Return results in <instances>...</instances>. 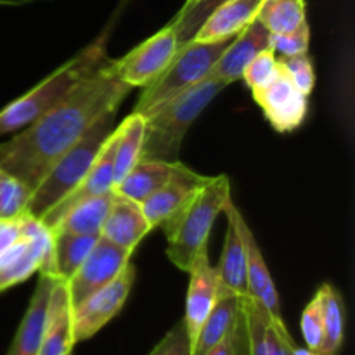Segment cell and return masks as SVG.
I'll return each mask as SVG.
<instances>
[{"label":"cell","instance_id":"cell-8","mask_svg":"<svg viewBox=\"0 0 355 355\" xmlns=\"http://www.w3.org/2000/svg\"><path fill=\"white\" fill-rule=\"evenodd\" d=\"M135 279L134 263H128L111 283L90 295L71 311L75 343L96 336L123 309Z\"/></svg>","mask_w":355,"mask_h":355},{"label":"cell","instance_id":"cell-4","mask_svg":"<svg viewBox=\"0 0 355 355\" xmlns=\"http://www.w3.org/2000/svg\"><path fill=\"white\" fill-rule=\"evenodd\" d=\"M231 196V182L225 175L208 177L189 203L163 225L166 234V257L175 267L189 272L201 250L208 248L214 222Z\"/></svg>","mask_w":355,"mask_h":355},{"label":"cell","instance_id":"cell-21","mask_svg":"<svg viewBox=\"0 0 355 355\" xmlns=\"http://www.w3.org/2000/svg\"><path fill=\"white\" fill-rule=\"evenodd\" d=\"M218 281V295L231 293L236 297L248 295V267L246 250L241 234L231 220H227V232L224 239L220 262L215 267Z\"/></svg>","mask_w":355,"mask_h":355},{"label":"cell","instance_id":"cell-16","mask_svg":"<svg viewBox=\"0 0 355 355\" xmlns=\"http://www.w3.org/2000/svg\"><path fill=\"white\" fill-rule=\"evenodd\" d=\"M207 180L208 175H201L194 170H189V172L166 182L149 198H146L141 203V208L149 225L153 229L163 227L166 222L172 220Z\"/></svg>","mask_w":355,"mask_h":355},{"label":"cell","instance_id":"cell-2","mask_svg":"<svg viewBox=\"0 0 355 355\" xmlns=\"http://www.w3.org/2000/svg\"><path fill=\"white\" fill-rule=\"evenodd\" d=\"M225 87V83L208 76L144 114L141 159L180 162V146L187 130Z\"/></svg>","mask_w":355,"mask_h":355},{"label":"cell","instance_id":"cell-18","mask_svg":"<svg viewBox=\"0 0 355 355\" xmlns=\"http://www.w3.org/2000/svg\"><path fill=\"white\" fill-rule=\"evenodd\" d=\"M55 281H58L55 277L40 274L37 290L31 297L26 314H24L19 328H17L7 355H38L42 340H44L45 322H47L49 302H51L52 288H54Z\"/></svg>","mask_w":355,"mask_h":355},{"label":"cell","instance_id":"cell-19","mask_svg":"<svg viewBox=\"0 0 355 355\" xmlns=\"http://www.w3.org/2000/svg\"><path fill=\"white\" fill-rule=\"evenodd\" d=\"M71 300L66 281H55L49 302L47 322L38 355H68L76 345L73 338Z\"/></svg>","mask_w":355,"mask_h":355},{"label":"cell","instance_id":"cell-23","mask_svg":"<svg viewBox=\"0 0 355 355\" xmlns=\"http://www.w3.org/2000/svg\"><path fill=\"white\" fill-rule=\"evenodd\" d=\"M222 214H225L227 220H231L239 231V234H241L246 250V267H248V297L259 298L262 295L263 288L269 284V281H272V276H270L269 269L266 266V260H263L262 250H260L252 229L246 224L245 217L238 210L232 198H229L227 203L224 205Z\"/></svg>","mask_w":355,"mask_h":355},{"label":"cell","instance_id":"cell-31","mask_svg":"<svg viewBox=\"0 0 355 355\" xmlns=\"http://www.w3.org/2000/svg\"><path fill=\"white\" fill-rule=\"evenodd\" d=\"M302 333L307 349L321 354L322 343H324V324H322V309L321 298L315 293V297L309 302L307 307L302 314Z\"/></svg>","mask_w":355,"mask_h":355},{"label":"cell","instance_id":"cell-29","mask_svg":"<svg viewBox=\"0 0 355 355\" xmlns=\"http://www.w3.org/2000/svg\"><path fill=\"white\" fill-rule=\"evenodd\" d=\"M31 187L0 170V218H19L26 214Z\"/></svg>","mask_w":355,"mask_h":355},{"label":"cell","instance_id":"cell-7","mask_svg":"<svg viewBox=\"0 0 355 355\" xmlns=\"http://www.w3.org/2000/svg\"><path fill=\"white\" fill-rule=\"evenodd\" d=\"M54 232L42 220L24 214L21 238L0 253V293L23 283L35 272L54 277Z\"/></svg>","mask_w":355,"mask_h":355},{"label":"cell","instance_id":"cell-5","mask_svg":"<svg viewBox=\"0 0 355 355\" xmlns=\"http://www.w3.org/2000/svg\"><path fill=\"white\" fill-rule=\"evenodd\" d=\"M116 113L118 110H114L101 116L73 148L55 159L54 165L31 191L26 208L28 215L42 218L55 203L78 186L96 162L106 139L113 134Z\"/></svg>","mask_w":355,"mask_h":355},{"label":"cell","instance_id":"cell-37","mask_svg":"<svg viewBox=\"0 0 355 355\" xmlns=\"http://www.w3.org/2000/svg\"><path fill=\"white\" fill-rule=\"evenodd\" d=\"M266 336L269 355H291V349L297 345L295 340L291 338L290 331H288L284 319L274 321V319H270L269 315H267Z\"/></svg>","mask_w":355,"mask_h":355},{"label":"cell","instance_id":"cell-28","mask_svg":"<svg viewBox=\"0 0 355 355\" xmlns=\"http://www.w3.org/2000/svg\"><path fill=\"white\" fill-rule=\"evenodd\" d=\"M257 19L270 35H283L305 23V0H263Z\"/></svg>","mask_w":355,"mask_h":355},{"label":"cell","instance_id":"cell-20","mask_svg":"<svg viewBox=\"0 0 355 355\" xmlns=\"http://www.w3.org/2000/svg\"><path fill=\"white\" fill-rule=\"evenodd\" d=\"M189 170V166L180 162L168 163L158 162V159H139L134 168L125 175V179L113 191L137 201V203H142L159 187Z\"/></svg>","mask_w":355,"mask_h":355},{"label":"cell","instance_id":"cell-12","mask_svg":"<svg viewBox=\"0 0 355 355\" xmlns=\"http://www.w3.org/2000/svg\"><path fill=\"white\" fill-rule=\"evenodd\" d=\"M116 137L118 134L116 128H114L113 134L106 139L104 146L101 148L94 165L90 166L87 175L80 180L78 186H76L71 193L66 194L59 203H55L44 217L38 218V220L44 222L51 231L59 224V220H61L71 208L76 207V205L92 200V198L103 196V194H107L113 191V155L114 146H116Z\"/></svg>","mask_w":355,"mask_h":355},{"label":"cell","instance_id":"cell-6","mask_svg":"<svg viewBox=\"0 0 355 355\" xmlns=\"http://www.w3.org/2000/svg\"><path fill=\"white\" fill-rule=\"evenodd\" d=\"M229 42L231 40L207 44V42L189 40L179 45L175 55L168 62V66L159 73L158 78L142 87L144 90L139 96L132 113L144 116L151 110L175 97L177 94L208 78L211 66L220 58Z\"/></svg>","mask_w":355,"mask_h":355},{"label":"cell","instance_id":"cell-25","mask_svg":"<svg viewBox=\"0 0 355 355\" xmlns=\"http://www.w3.org/2000/svg\"><path fill=\"white\" fill-rule=\"evenodd\" d=\"M113 191L103 196L92 198L89 201L76 205L59 220V224L52 229V232H69V234L83 236H101L104 218L110 210Z\"/></svg>","mask_w":355,"mask_h":355},{"label":"cell","instance_id":"cell-43","mask_svg":"<svg viewBox=\"0 0 355 355\" xmlns=\"http://www.w3.org/2000/svg\"><path fill=\"white\" fill-rule=\"evenodd\" d=\"M68 355H73V352H71V354H68Z\"/></svg>","mask_w":355,"mask_h":355},{"label":"cell","instance_id":"cell-10","mask_svg":"<svg viewBox=\"0 0 355 355\" xmlns=\"http://www.w3.org/2000/svg\"><path fill=\"white\" fill-rule=\"evenodd\" d=\"M253 99L262 107L270 127L288 134L300 127L309 113V97L295 87L286 69L277 61V71L266 85L253 89Z\"/></svg>","mask_w":355,"mask_h":355},{"label":"cell","instance_id":"cell-32","mask_svg":"<svg viewBox=\"0 0 355 355\" xmlns=\"http://www.w3.org/2000/svg\"><path fill=\"white\" fill-rule=\"evenodd\" d=\"M277 61L286 69L288 76L304 96H311L315 85V71L309 54L290 55V58H277Z\"/></svg>","mask_w":355,"mask_h":355},{"label":"cell","instance_id":"cell-22","mask_svg":"<svg viewBox=\"0 0 355 355\" xmlns=\"http://www.w3.org/2000/svg\"><path fill=\"white\" fill-rule=\"evenodd\" d=\"M239 312H241V298L231 293L218 295L214 309L205 319L196 340L193 342L191 354L205 355L217 347L234 329Z\"/></svg>","mask_w":355,"mask_h":355},{"label":"cell","instance_id":"cell-17","mask_svg":"<svg viewBox=\"0 0 355 355\" xmlns=\"http://www.w3.org/2000/svg\"><path fill=\"white\" fill-rule=\"evenodd\" d=\"M262 3L263 0H225L208 14L193 40L207 44L232 40L257 19Z\"/></svg>","mask_w":355,"mask_h":355},{"label":"cell","instance_id":"cell-14","mask_svg":"<svg viewBox=\"0 0 355 355\" xmlns=\"http://www.w3.org/2000/svg\"><path fill=\"white\" fill-rule=\"evenodd\" d=\"M270 38L272 35L266 30V26L259 19H255L238 37L229 42L220 58L211 66L208 76L225 83V85H231V83L241 80L243 71L253 61V58L266 49H270Z\"/></svg>","mask_w":355,"mask_h":355},{"label":"cell","instance_id":"cell-26","mask_svg":"<svg viewBox=\"0 0 355 355\" xmlns=\"http://www.w3.org/2000/svg\"><path fill=\"white\" fill-rule=\"evenodd\" d=\"M99 236L69 234V232H54V255H52V270L59 281H68L76 272L90 250L96 245Z\"/></svg>","mask_w":355,"mask_h":355},{"label":"cell","instance_id":"cell-27","mask_svg":"<svg viewBox=\"0 0 355 355\" xmlns=\"http://www.w3.org/2000/svg\"><path fill=\"white\" fill-rule=\"evenodd\" d=\"M321 298L322 324H324V343L322 355H338L345 338V311L342 295L329 283L322 284L318 291Z\"/></svg>","mask_w":355,"mask_h":355},{"label":"cell","instance_id":"cell-38","mask_svg":"<svg viewBox=\"0 0 355 355\" xmlns=\"http://www.w3.org/2000/svg\"><path fill=\"white\" fill-rule=\"evenodd\" d=\"M21 238V217L0 218V253Z\"/></svg>","mask_w":355,"mask_h":355},{"label":"cell","instance_id":"cell-39","mask_svg":"<svg viewBox=\"0 0 355 355\" xmlns=\"http://www.w3.org/2000/svg\"><path fill=\"white\" fill-rule=\"evenodd\" d=\"M40 2V0H0L2 7H17V6H26V3Z\"/></svg>","mask_w":355,"mask_h":355},{"label":"cell","instance_id":"cell-9","mask_svg":"<svg viewBox=\"0 0 355 355\" xmlns=\"http://www.w3.org/2000/svg\"><path fill=\"white\" fill-rule=\"evenodd\" d=\"M132 255L134 253L128 250L114 245L104 236H99L82 266L66 281L71 307L82 304L85 298L111 283L130 263Z\"/></svg>","mask_w":355,"mask_h":355},{"label":"cell","instance_id":"cell-35","mask_svg":"<svg viewBox=\"0 0 355 355\" xmlns=\"http://www.w3.org/2000/svg\"><path fill=\"white\" fill-rule=\"evenodd\" d=\"M149 355H193L191 354L189 335H187L182 319L166 333L165 338L153 349Z\"/></svg>","mask_w":355,"mask_h":355},{"label":"cell","instance_id":"cell-13","mask_svg":"<svg viewBox=\"0 0 355 355\" xmlns=\"http://www.w3.org/2000/svg\"><path fill=\"white\" fill-rule=\"evenodd\" d=\"M189 286L186 297V314L182 321L189 335L191 347L203 326L205 319L214 309L218 297V281L215 267L210 263L208 248L201 250L189 272Z\"/></svg>","mask_w":355,"mask_h":355},{"label":"cell","instance_id":"cell-34","mask_svg":"<svg viewBox=\"0 0 355 355\" xmlns=\"http://www.w3.org/2000/svg\"><path fill=\"white\" fill-rule=\"evenodd\" d=\"M277 71V58L272 49H266L259 55L253 58V61L243 71L241 80H245L250 89H259L266 85L267 82L274 78Z\"/></svg>","mask_w":355,"mask_h":355},{"label":"cell","instance_id":"cell-36","mask_svg":"<svg viewBox=\"0 0 355 355\" xmlns=\"http://www.w3.org/2000/svg\"><path fill=\"white\" fill-rule=\"evenodd\" d=\"M205 355H248V336H246V324L243 309L241 312H239V318L234 329H232L217 347H214L210 352Z\"/></svg>","mask_w":355,"mask_h":355},{"label":"cell","instance_id":"cell-40","mask_svg":"<svg viewBox=\"0 0 355 355\" xmlns=\"http://www.w3.org/2000/svg\"><path fill=\"white\" fill-rule=\"evenodd\" d=\"M291 355H322V354L314 352V350L307 349V347H305V349H302V347L295 345L293 349H291Z\"/></svg>","mask_w":355,"mask_h":355},{"label":"cell","instance_id":"cell-41","mask_svg":"<svg viewBox=\"0 0 355 355\" xmlns=\"http://www.w3.org/2000/svg\"><path fill=\"white\" fill-rule=\"evenodd\" d=\"M200 2V0H186V2H184V6L180 7V10L177 14H184V12H187V10L189 9H193L194 6H196V3Z\"/></svg>","mask_w":355,"mask_h":355},{"label":"cell","instance_id":"cell-15","mask_svg":"<svg viewBox=\"0 0 355 355\" xmlns=\"http://www.w3.org/2000/svg\"><path fill=\"white\" fill-rule=\"evenodd\" d=\"M153 231L142 211L141 203L113 191L110 210L104 218L101 236L110 239L114 245L134 253L139 243Z\"/></svg>","mask_w":355,"mask_h":355},{"label":"cell","instance_id":"cell-42","mask_svg":"<svg viewBox=\"0 0 355 355\" xmlns=\"http://www.w3.org/2000/svg\"><path fill=\"white\" fill-rule=\"evenodd\" d=\"M128 2H130V0H121V2H120V9H123V7L127 6Z\"/></svg>","mask_w":355,"mask_h":355},{"label":"cell","instance_id":"cell-33","mask_svg":"<svg viewBox=\"0 0 355 355\" xmlns=\"http://www.w3.org/2000/svg\"><path fill=\"white\" fill-rule=\"evenodd\" d=\"M309 44H311V26L307 21L290 33L272 35L270 38V49L274 54H279V58L307 54Z\"/></svg>","mask_w":355,"mask_h":355},{"label":"cell","instance_id":"cell-1","mask_svg":"<svg viewBox=\"0 0 355 355\" xmlns=\"http://www.w3.org/2000/svg\"><path fill=\"white\" fill-rule=\"evenodd\" d=\"M132 87L120 78L114 59L90 71L64 99L9 141L0 142V170L33 189L55 159L76 144L94 123L120 107Z\"/></svg>","mask_w":355,"mask_h":355},{"label":"cell","instance_id":"cell-3","mask_svg":"<svg viewBox=\"0 0 355 355\" xmlns=\"http://www.w3.org/2000/svg\"><path fill=\"white\" fill-rule=\"evenodd\" d=\"M106 44L107 33L101 35L94 44L82 49L69 61L52 71L47 78L42 80L37 87L0 110V137L16 134L61 103L90 71L106 61Z\"/></svg>","mask_w":355,"mask_h":355},{"label":"cell","instance_id":"cell-24","mask_svg":"<svg viewBox=\"0 0 355 355\" xmlns=\"http://www.w3.org/2000/svg\"><path fill=\"white\" fill-rule=\"evenodd\" d=\"M116 146L113 155V189L141 159L144 141V116L132 113L116 127Z\"/></svg>","mask_w":355,"mask_h":355},{"label":"cell","instance_id":"cell-11","mask_svg":"<svg viewBox=\"0 0 355 355\" xmlns=\"http://www.w3.org/2000/svg\"><path fill=\"white\" fill-rule=\"evenodd\" d=\"M179 49L175 28L166 24L163 30L149 37L123 58L114 59L116 71L125 83L134 87H146L158 78L159 73L168 66Z\"/></svg>","mask_w":355,"mask_h":355},{"label":"cell","instance_id":"cell-30","mask_svg":"<svg viewBox=\"0 0 355 355\" xmlns=\"http://www.w3.org/2000/svg\"><path fill=\"white\" fill-rule=\"evenodd\" d=\"M225 0H200L193 9H189L184 14H175L170 24L175 28L177 38H179V45L186 44V42L193 40L194 33L198 31V28L203 24V21L207 19L208 14L215 9V7L220 6Z\"/></svg>","mask_w":355,"mask_h":355}]
</instances>
